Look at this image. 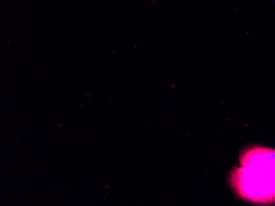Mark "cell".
<instances>
[{
  "instance_id": "cell-1",
  "label": "cell",
  "mask_w": 275,
  "mask_h": 206,
  "mask_svg": "<svg viewBox=\"0 0 275 206\" xmlns=\"http://www.w3.org/2000/svg\"><path fill=\"white\" fill-rule=\"evenodd\" d=\"M231 182L242 198L258 204L275 202V149L252 147L242 154Z\"/></svg>"
}]
</instances>
